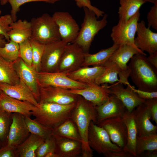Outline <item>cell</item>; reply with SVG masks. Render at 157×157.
Returning <instances> with one entry per match:
<instances>
[{
  "mask_svg": "<svg viewBox=\"0 0 157 157\" xmlns=\"http://www.w3.org/2000/svg\"><path fill=\"white\" fill-rule=\"evenodd\" d=\"M14 67L20 79L29 88L39 102L40 88L37 72L32 66L28 65L20 57L14 61Z\"/></svg>",
  "mask_w": 157,
  "mask_h": 157,
  "instance_id": "cell-21",
  "label": "cell"
},
{
  "mask_svg": "<svg viewBox=\"0 0 157 157\" xmlns=\"http://www.w3.org/2000/svg\"><path fill=\"white\" fill-rule=\"evenodd\" d=\"M85 53L76 44H67L56 72L66 74L76 70L82 67Z\"/></svg>",
  "mask_w": 157,
  "mask_h": 157,
  "instance_id": "cell-10",
  "label": "cell"
},
{
  "mask_svg": "<svg viewBox=\"0 0 157 157\" xmlns=\"http://www.w3.org/2000/svg\"><path fill=\"white\" fill-rule=\"evenodd\" d=\"M128 66L129 77L138 89L157 91V69L150 63L145 55L140 53L135 55Z\"/></svg>",
  "mask_w": 157,
  "mask_h": 157,
  "instance_id": "cell-2",
  "label": "cell"
},
{
  "mask_svg": "<svg viewBox=\"0 0 157 157\" xmlns=\"http://www.w3.org/2000/svg\"><path fill=\"white\" fill-rule=\"evenodd\" d=\"M13 113L0 108V138L2 139L8 133L12 120Z\"/></svg>",
  "mask_w": 157,
  "mask_h": 157,
  "instance_id": "cell-40",
  "label": "cell"
},
{
  "mask_svg": "<svg viewBox=\"0 0 157 157\" xmlns=\"http://www.w3.org/2000/svg\"><path fill=\"white\" fill-rule=\"evenodd\" d=\"M44 140L36 135L31 133L16 148L17 156L20 157H36L38 149Z\"/></svg>",
  "mask_w": 157,
  "mask_h": 157,
  "instance_id": "cell-28",
  "label": "cell"
},
{
  "mask_svg": "<svg viewBox=\"0 0 157 157\" xmlns=\"http://www.w3.org/2000/svg\"><path fill=\"white\" fill-rule=\"evenodd\" d=\"M143 1L145 3L146 2H149L154 4H157V0H143Z\"/></svg>",
  "mask_w": 157,
  "mask_h": 157,
  "instance_id": "cell-52",
  "label": "cell"
},
{
  "mask_svg": "<svg viewBox=\"0 0 157 157\" xmlns=\"http://www.w3.org/2000/svg\"><path fill=\"white\" fill-rule=\"evenodd\" d=\"M147 58L150 63L157 69V51L149 55Z\"/></svg>",
  "mask_w": 157,
  "mask_h": 157,
  "instance_id": "cell-48",
  "label": "cell"
},
{
  "mask_svg": "<svg viewBox=\"0 0 157 157\" xmlns=\"http://www.w3.org/2000/svg\"><path fill=\"white\" fill-rule=\"evenodd\" d=\"M106 131L111 141L123 149L126 144V127L122 117H115L106 119L97 124Z\"/></svg>",
  "mask_w": 157,
  "mask_h": 157,
  "instance_id": "cell-15",
  "label": "cell"
},
{
  "mask_svg": "<svg viewBox=\"0 0 157 157\" xmlns=\"http://www.w3.org/2000/svg\"><path fill=\"white\" fill-rule=\"evenodd\" d=\"M102 65L104 69L103 72L96 79L94 83L99 85L109 83L113 84L118 82L119 70L115 63L109 60Z\"/></svg>",
  "mask_w": 157,
  "mask_h": 157,
  "instance_id": "cell-33",
  "label": "cell"
},
{
  "mask_svg": "<svg viewBox=\"0 0 157 157\" xmlns=\"http://www.w3.org/2000/svg\"><path fill=\"white\" fill-rule=\"evenodd\" d=\"M17 156L16 148L7 145L3 150L0 152V157H15Z\"/></svg>",
  "mask_w": 157,
  "mask_h": 157,
  "instance_id": "cell-47",
  "label": "cell"
},
{
  "mask_svg": "<svg viewBox=\"0 0 157 157\" xmlns=\"http://www.w3.org/2000/svg\"><path fill=\"white\" fill-rule=\"evenodd\" d=\"M87 84V86L84 88L69 90L73 93L81 96L96 106L104 103L112 94L107 83L99 85L91 82Z\"/></svg>",
  "mask_w": 157,
  "mask_h": 157,
  "instance_id": "cell-14",
  "label": "cell"
},
{
  "mask_svg": "<svg viewBox=\"0 0 157 157\" xmlns=\"http://www.w3.org/2000/svg\"><path fill=\"white\" fill-rule=\"evenodd\" d=\"M8 2V0H0V4L2 6L5 5Z\"/></svg>",
  "mask_w": 157,
  "mask_h": 157,
  "instance_id": "cell-53",
  "label": "cell"
},
{
  "mask_svg": "<svg viewBox=\"0 0 157 157\" xmlns=\"http://www.w3.org/2000/svg\"><path fill=\"white\" fill-rule=\"evenodd\" d=\"M2 91H1L0 90V93Z\"/></svg>",
  "mask_w": 157,
  "mask_h": 157,
  "instance_id": "cell-55",
  "label": "cell"
},
{
  "mask_svg": "<svg viewBox=\"0 0 157 157\" xmlns=\"http://www.w3.org/2000/svg\"><path fill=\"white\" fill-rule=\"evenodd\" d=\"M52 134L55 138H65L81 142L77 126L71 118L67 119L53 129Z\"/></svg>",
  "mask_w": 157,
  "mask_h": 157,
  "instance_id": "cell-30",
  "label": "cell"
},
{
  "mask_svg": "<svg viewBox=\"0 0 157 157\" xmlns=\"http://www.w3.org/2000/svg\"><path fill=\"white\" fill-rule=\"evenodd\" d=\"M103 65L81 67L76 70L66 74L75 81L88 83L94 82L104 70Z\"/></svg>",
  "mask_w": 157,
  "mask_h": 157,
  "instance_id": "cell-25",
  "label": "cell"
},
{
  "mask_svg": "<svg viewBox=\"0 0 157 157\" xmlns=\"http://www.w3.org/2000/svg\"><path fill=\"white\" fill-rule=\"evenodd\" d=\"M97 113L96 106L78 95L75 107L72 112L71 118L76 125L81 139L83 157H92V150L89 147L88 134L91 121L96 124Z\"/></svg>",
  "mask_w": 157,
  "mask_h": 157,
  "instance_id": "cell-1",
  "label": "cell"
},
{
  "mask_svg": "<svg viewBox=\"0 0 157 157\" xmlns=\"http://www.w3.org/2000/svg\"><path fill=\"white\" fill-rule=\"evenodd\" d=\"M52 16L58 27L61 40L67 44L72 43L80 28L72 16L67 12L56 11Z\"/></svg>",
  "mask_w": 157,
  "mask_h": 157,
  "instance_id": "cell-11",
  "label": "cell"
},
{
  "mask_svg": "<svg viewBox=\"0 0 157 157\" xmlns=\"http://www.w3.org/2000/svg\"><path fill=\"white\" fill-rule=\"evenodd\" d=\"M60 0H48L49 3H54Z\"/></svg>",
  "mask_w": 157,
  "mask_h": 157,
  "instance_id": "cell-54",
  "label": "cell"
},
{
  "mask_svg": "<svg viewBox=\"0 0 157 157\" xmlns=\"http://www.w3.org/2000/svg\"><path fill=\"white\" fill-rule=\"evenodd\" d=\"M0 90L11 97L28 102L36 107L39 106V102L33 92L20 79L18 83L13 85L0 83Z\"/></svg>",
  "mask_w": 157,
  "mask_h": 157,
  "instance_id": "cell-23",
  "label": "cell"
},
{
  "mask_svg": "<svg viewBox=\"0 0 157 157\" xmlns=\"http://www.w3.org/2000/svg\"><path fill=\"white\" fill-rule=\"evenodd\" d=\"M67 44L61 40L45 45L40 71L56 72Z\"/></svg>",
  "mask_w": 157,
  "mask_h": 157,
  "instance_id": "cell-12",
  "label": "cell"
},
{
  "mask_svg": "<svg viewBox=\"0 0 157 157\" xmlns=\"http://www.w3.org/2000/svg\"><path fill=\"white\" fill-rule=\"evenodd\" d=\"M39 103L49 102L62 105L76 103L78 95L69 90L51 86L39 87Z\"/></svg>",
  "mask_w": 157,
  "mask_h": 157,
  "instance_id": "cell-13",
  "label": "cell"
},
{
  "mask_svg": "<svg viewBox=\"0 0 157 157\" xmlns=\"http://www.w3.org/2000/svg\"><path fill=\"white\" fill-rule=\"evenodd\" d=\"M45 157H59L58 155L55 152H50L45 156Z\"/></svg>",
  "mask_w": 157,
  "mask_h": 157,
  "instance_id": "cell-51",
  "label": "cell"
},
{
  "mask_svg": "<svg viewBox=\"0 0 157 157\" xmlns=\"http://www.w3.org/2000/svg\"><path fill=\"white\" fill-rule=\"evenodd\" d=\"M14 67V61H8L0 56V83L13 85L20 81Z\"/></svg>",
  "mask_w": 157,
  "mask_h": 157,
  "instance_id": "cell-31",
  "label": "cell"
},
{
  "mask_svg": "<svg viewBox=\"0 0 157 157\" xmlns=\"http://www.w3.org/2000/svg\"><path fill=\"white\" fill-rule=\"evenodd\" d=\"M24 120L26 127L31 133L36 135L44 140L50 136L52 130L39 123L30 117L24 116Z\"/></svg>",
  "mask_w": 157,
  "mask_h": 157,
  "instance_id": "cell-35",
  "label": "cell"
},
{
  "mask_svg": "<svg viewBox=\"0 0 157 157\" xmlns=\"http://www.w3.org/2000/svg\"><path fill=\"white\" fill-rule=\"evenodd\" d=\"M19 57L28 65L32 66V51L29 39L19 44Z\"/></svg>",
  "mask_w": 157,
  "mask_h": 157,
  "instance_id": "cell-38",
  "label": "cell"
},
{
  "mask_svg": "<svg viewBox=\"0 0 157 157\" xmlns=\"http://www.w3.org/2000/svg\"><path fill=\"white\" fill-rule=\"evenodd\" d=\"M157 150V133L142 136H137L135 144L136 157L144 151Z\"/></svg>",
  "mask_w": 157,
  "mask_h": 157,
  "instance_id": "cell-34",
  "label": "cell"
},
{
  "mask_svg": "<svg viewBox=\"0 0 157 157\" xmlns=\"http://www.w3.org/2000/svg\"><path fill=\"white\" fill-rule=\"evenodd\" d=\"M139 53L146 55L138 48L131 45L124 44L119 46L111 55L108 60L115 63L118 68V82L124 85L129 83L128 79L130 70L127 63L134 55Z\"/></svg>",
  "mask_w": 157,
  "mask_h": 157,
  "instance_id": "cell-8",
  "label": "cell"
},
{
  "mask_svg": "<svg viewBox=\"0 0 157 157\" xmlns=\"http://www.w3.org/2000/svg\"><path fill=\"white\" fill-rule=\"evenodd\" d=\"M7 42L4 37L0 34V47H3Z\"/></svg>",
  "mask_w": 157,
  "mask_h": 157,
  "instance_id": "cell-50",
  "label": "cell"
},
{
  "mask_svg": "<svg viewBox=\"0 0 157 157\" xmlns=\"http://www.w3.org/2000/svg\"><path fill=\"white\" fill-rule=\"evenodd\" d=\"M140 16L139 10L127 21L119 20L117 24L112 28L110 34L114 44L118 46L128 44L138 48L135 44L134 39Z\"/></svg>",
  "mask_w": 157,
  "mask_h": 157,
  "instance_id": "cell-7",
  "label": "cell"
},
{
  "mask_svg": "<svg viewBox=\"0 0 157 157\" xmlns=\"http://www.w3.org/2000/svg\"><path fill=\"white\" fill-rule=\"evenodd\" d=\"M56 140L52 134L46 139L38 149L36 152V157H45L47 153L55 152L56 149Z\"/></svg>",
  "mask_w": 157,
  "mask_h": 157,
  "instance_id": "cell-39",
  "label": "cell"
},
{
  "mask_svg": "<svg viewBox=\"0 0 157 157\" xmlns=\"http://www.w3.org/2000/svg\"><path fill=\"white\" fill-rule=\"evenodd\" d=\"M39 87L51 86L67 90L86 88L87 84L73 80L64 73L58 72H37Z\"/></svg>",
  "mask_w": 157,
  "mask_h": 157,
  "instance_id": "cell-9",
  "label": "cell"
},
{
  "mask_svg": "<svg viewBox=\"0 0 157 157\" xmlns=\"http://www.w3.org/2000/svg\"><path fill=\"white\" fill-rule=\"evenodd\" d=\"M134 110L131 112L126 110L122 117L127 132L126 144L123 150L129 153L133 157H135V144L138 132L134 119Z\"/></svg>",
  "mask_w": 157,
  "mask_h": 157,
  "instance_id": "cell-26",
  "label": "cell"
},
{
  "mask_svg": "<svg viewBox=\"0 0 157 157\" xmlns=\"http://www.w3.org/2000/svg\"><path fill=\"white\" fill-rule=\"evenodd\" d=\"M150 110L151 118L157 124V98L145 100L143 102Z\"/></svg>",
  "mask_w": 157,
  "mask_h": 157,
  "instance_id": "cell-45",
  "label": "cell"
},
{
  "mask_svg": "<svg viewBox=\"0 0 157 157\" xmlns=\"http://www.w3.org/2000/svg\"><path fill=\"white\" fill-rule=\"evenodd\" d=\"M88 141L92 150L106 157H132L129 153L113 143L106 130L93 121L89 125Z\"/></svg>",
  "mask_w": 157,
  "mask_h": 157,
  "instance_id": "cell-4",
  "label": "cell"
},
{
  "mask_svg": "<svg viewBox=\"0 0 157 157\" xmlns=\"http://www.w3.org/2000/svg\"><path fill=\"white\" fill-rule=\"evenodd\" d=\"M135 108L134 110V119L138 136H142L157 133V125L153 124L151 122V113L144 103Z\"/></svg>",
  "mask_w": 157,
  "mask_h": 157,
  "instance_id": "cell-20",
  "label": "cell"
},
{
  "mask_svg": "<svg viewBox=\"0 0 157 157\" xmlns=\"http://www.w3.org/2000/svg\"><path fill=\"white\" fill-rule=\"evenodd\" d=\"M83 9V22L77 37L72 43L76 44L85 53H88L95 36L106 26L108 15L104 14L102 18L98 20L94 12L87 8Z\"/></svg>",
  "mask_w": 157,
  "mask_h": 157,
  "instance_id": "cell-5",
  "label": "cell"
},
{
  "mask_svg": "<svg viewBox=\"0 0 157 157\" xmlns=\"http://www.w3.org/2000/svg\"><path fill=\"white\" fill-rule=\"evenodd\" d=\"M76 103L62 105L49 103H39L32 111L34 119L52 130L67 119L71 118Z\"/></svg>",
  "mask_w": 157,
  "mask_h": 157,
  "instance_id": "cell-3",
  "label": "cell"
},
{
  "mask_svg": "<svg viewBox=\"0 0 157 157\" xmlns=\"http://www.w3.org/2000/svg\"><path fill=\"white\" fill-rule=\"evenodd\" d=\"M54 138L56 144L55 153L59 157H77L81 155V142L63 138Z\"/></svg>",
  "mask_w": 157,
  "mask_h": 157,
  "instance_id": "cell-24",
  "label": "cell"
},
{
  "mask_svg": "<svg viewBox=\"0 0 157 157\" xmlns=\"http://www.w3.org/2000/svg\"><path fill=\"white\" fill-rule=\"evenodd\" d=\"M132 89L137 94L138 96L144 100H147L157 98V91L149 92L136 89L131 85Z\"/></svg>",
  "mask_w": 157,
  "mask_h": 157,
  "instance_id": "cell-46",
  "label": "cell"
},
{
  "mask_svg": "<svg viewBox=\"0 0 157 157\" xmlns=\"http://www.w3.org/2000/svg\"><path fill=\"white\" fill-rule=\"evenodd\" d=\"M29 40L32 51V67L37 72H40L45 44L31 38Z\"/></svg>",
  "mask_w": 157,
  "mask_h": 157,
  "instance_id": "cell-37",
  "label": "cell"
},
{
  "mask_svg": "<svg viewBox=\"0 0 157 157\" xmlns=\"http://www.w3.org/2000/svg\"><path fill=\"white\" fill-rule=\"evenodd\" d=\"M36 107L28 102L11 97L2 91L0 93V108L6 112L30 117Z\"/></svg>",
  "mask_w": 157,
  "mask_h": 157,
  "instance_id": "cell-22",
  "label": "cell"
},
{
  "mask_svg": "<svg viewBox=\"0 0 157 157\" xmlns=\"http://www.w3.org/2000/svg\"><path fill=\"white\" fill-rule=\"evenodd\" d=\"M150 28L146 27L143 20L138 22L137 36L134 39L136 47L143 52H147L149 55L157 51V33L152 31Z\"/></svg>",
  "mask_w": 157,
  "mask_h": 157,
  "instance_id": "cell-16",
  "label": "cell"
},
{
  "mask_svg": "<svg viewBox=\"0 0 157 157\" xmlns=\"http://www.w3.org/2000/svg\"><path fill=\"white\" fill-rule=\"evenodd\" d=\"M148 27L157 30V4H154L151 8L147 16Z\"/></svg>",
  "mask_w": 157,
  "mask_h": 157,
  "instance_id": "cell-44",
  "label": "cell"
},
{
  "mask_svg": "<svg viewBox=\"0 0 157 157\" xmlns=\"http://www.w3.org/2000/svg\"><path fill=\"white\" fill-rule=\"evenodd\" d=\"M77 6L80 8H87L94 13L98 18L103 17L104 12L96 7L92 6L90 0H75Z\"/></svg>",
  "mask_w": 157,
  "mask_h": 157,
  "instance_id": "cell-43",
  "label": "cell"
},
{
  "mask_svg": "<svg viewBox=\"0 0 157 157\" xmlns=\"http://www.w3.org/2000/svg\"><path fill=\"white\" fill-rule=\"evenodd\" d=\"M157 150H148L144 151L140 156L143 157H156Z\"/></svg>",
  "mask_w": 157,
  "mask_h": 157,
  "instance_id": "cell-49",
  "label": "cell"
},
{
  "mask_svg": "<svg viewBox=\"0 0 157 157\" xmlns=\"http://www.w3.org/2000/svg\"><path fill=\"white\" fill-rule=\"evenodd\" d=\"M119 46L115 44L94 54L85 53L82 67L102 65L109 59Z\"/></svg>",
  "mask_w": 157,
  "mask_h": 157,
  "instance_id": "cell-29",
  "label": "cell"
},
{
  "mask_svg": "<svg viewBox=\"0 0 157 157\" xmlns=\"http://www.w3.org/2000/svg\"><path fill=\"white\" fill-rule=\"evenodd\" d=\"M0 56L9 62H14L19 57V44L11 40L0 47Z\"/></svg>",
  "mask_w": 157,
  "mask_h": 157,
  "instance_id": "cell-36",
  "label": "cell"
},
{
  "mask_svg": "<svg viewBox=\"0 0 157 157\" xmlns=\"http://www.w3.org/2000/svg\"><path fill=\"white\" fill-rule=\"evenodd\" d=\"M98 124L103 121L115 117H122L127 110L126 108L115 96L112 94L104 103L96 106Z\"/></svg>",
  "mask_w": 157,
  "mask_h": 157,
  "instance_id": "cell-18",
  "label": "cell"
},
{
  "mask_svg": "<svg viewBox=\"0 0 157 157\" xmlns=\"http://www.w3.org/2000/svg\"><path fill=\"white\" fill-rule=\"evenodd\" d=\"M29 133L25 124L24 116L19 113H13L12 122L8 134L7 145L16 148L28 137Z\"/></svg>",
  "mask_w": 157,
  "mask_h": 157,
  "instance_id": "cell-19",
  "label": "cell"
},
{
  "mask_svg": "<svg viewBox=\"0 0 157 157\" xmlns=\"http://www.w3.org/2000/svg\"><path fill=\"white\" fill-rule=\"evenodd\" d=\"M2 12L0 10V34L3 35L7 42L10 41L8 33L10 30V25L14 22L10 14L1 16Z\"/></svg>",
  "mask_w": 157,
  "mask_h": 157,
  "instance_id": "cell-41",
  "label": "cell"
},
{
  "mask_svg": "<svg viewBox=\"0 0 157 157\" xmlns=\"http://www.w3.org/2000/svg\"><path fill=\"white\" fill-rule=\"evenodd\" d=\"M10 28L8 33L10 40L19 44L31 38L32 30L30 22L19 19L13 22Z\"/></svg>",
  "mask_w": 157,
  "mask_h": 157,
  "instance_id": "cell-27",
  "label": "cell"
},
{
  "mask_svg": "<svg viewBox=\"0 0 157 157\" xmlns=\"http://www.w3.org/2000/svg\"><path fill=\"white\" fill-rule=\"evenodd\" d=\"M32 39L46 44L61 40L58 27L52 16L44 13L30 21Z\"/></svg>",
  "mask_w": 157,
  "mask_h": 157,
  "instance_id": "cell-6",
  "label": "cell"
},
{
  "mask_svg": "<svg viewBox=\"0 0 157 157\" xmlns=\"http://www.w3.org/2000/svg\"><path fill=\"white\" fill-rule=\"evenodd\" d=\"M126 85L125 88L123 84L117 82L109 85V88L111 94L121 101L128 111L131 112L145 100L140 97L132 89L129 83Z\"/></svg>",
  "mask_w": 157,
  "mask_h": 157,
  "instance_id": "cell-17",
  "label": "cell"
},
{
  "mask_svg": "<svg viewBox=\"0 0 157 157\" xmlns=\"http://www.w3.org/2000/svg\"><path fill=\"white\" fill-rule=\"evenodd\" d=\"M44 2L49 3L48 0H8L11 9L10 15L14 22L17 20V14L20 10V6L26 3L32 2Z\"/></svg>",
  "mask_w": 157,
  "mask_h": 157,
  "instance_id": "cell-42",
  "label": "cell"
},
{
  "mask_svg": "<svg viewBox=\"0 0 157 157\" xmlns=\"http://www.w3.org/2000/svg\"><path fill=\"white\" fill-rule=\"evenodd\" d=\"M119 20L126 21L134 15L145 3L143 0H119Z\"/></svg>",
  "mask_w": 157,
  "mask_h": 157,
  "instance_id": "cell-32",
  "label": "cell"
}]
</instances>
